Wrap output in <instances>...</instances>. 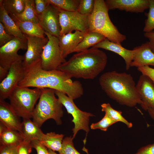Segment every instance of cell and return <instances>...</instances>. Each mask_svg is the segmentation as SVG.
I'll return each mask as SVG.
<instances>
[{
  "mask_svg": "<svg viewBox=\"0 0 154 154\" xmlns=\"http://www.w3.org/2000/svg\"><path fill=\"white\" fill-rule=\"evenodd\" d=\"M25 35L27 40V48L24 56L23 64L26 68L41 58L44 47L48 39L47 37L42 38Z\"/></svg>",
  "mask_w": 154,
  "mask_h": 154,
  "instance_id": "13",
  "label": "cell"
},
{
  "mask_svg": "<svg viewBox=\"0 0 154 154\" xmlns=\"http://www.w3.org/2000/svg\"><path fill=\"white\" fill-rule=\"evenodd\" d=\"M32 148L31 142L24 140L17 147V154H30Z\"/></svg>",
  "mask_w": 154,
  "mask_h": 154,
  "instance_id": "36",
  "label": "cell"
},
{
  "mask_svg": "<svg viewBox=\"0 0 154 154\" xmlns=\"http://www.w3.org/2000/svg\"><path fill=\"white\" fill-rule=\"evenodd\" d=\"M88 16L78 11H59V21L61 30L60 36L74 30L85 34L88 32Z\"/></svg>",
  "mask_w": 154,
  "mask_h": 154,
  "instance_id": "10",
  "label": "cell"
},
{
  "mask_svg": "<svg viewBox=\"0 0 154 154\" xmlns=\"http://www.w3.org/2000/svg\"><path fill=\"white\" fill-rule=\"evenodd\" d=\"M95 0H79L77 11L80 13L88 16L93 12Z\"/></svg>",
  "mask_w": 154,
  "mask_h": 154,
  "instance_id": "33",
  "label": "cell"
},
{
  "mask_svg": "<svg viewBox=\"0 0 154 154\" xmlns=\"http://www.w3.org/2000/svg\"><path fill=\"white\" fill-rule=\"evenodd\" d=\"M9 71L0 66V81H1L7 76Z\"/></svg>",
  "mask_w": 154,
  "mask_h": 154,
  "instance_id": "43",
  "label": "cell"
},
{
  "mask_svg": "<svg viewBox=\"0 0 154 154\" xmlns=\"http://www.w3.org/2000/svg\"><path fill=\"white\" fill-rule=\"evenodd\" d=\"M144 37L149 40V42L152 51L154 53V31L144 33Z\"/></svg>",
  "mask_w": 154,
  "mask_h": 154,
  "instance_id": "42",
  "label": "cell"
},
{
  "mask_svg": "<svg viewBox=\"0 0 154 154\" xmlns=\"http://www.w3.org/2000/svg\"><path fill=\"white\" fill-rule=\"evenodd\" d=\"M20 133L24 140L30 142L35 140L39 141L44 134L40 127L30 119H23Z\"/></svg>",
  "mask_w": 154,
  "mask_h": 154,
  "instance_id": "22",
  "label": "cell"
},
{
  "mask_svg": "<svg viewBox=\"0 0 154 154\" xmlns=\"http://www.w3.org/2000/svg\"><path fill=\"white\" fill-rule=\"evenodd\" d=\"M133 50L134 54L131 67L138 68L146 66L154 67V53L149 42L135 47Z\"/></svg>",
  "mask_w": 154,
  "mask_h": 154,
  "instance_id": "17",
  "label": "cell"
},
{
  "mask_svg": "<svg viewBox=\"0 0 154 154\" xmlns=\"http://www.w3.org/2000/svg\"><path fill=\"white\" fill-rule=\"evenodd\" d=\"M49 154H57L54 151L50 149H48Z\"/></svg>",
  "mask_w": 154,
  "mask_h": 154,
  "instance_id": "45",
  "label": "cell"
},
{
  "mask_svg": "<svg viewBox=\"0 0 154 154\" xmlns=\"http://www.w3.org/2000/svg\"><path fill=\"white\" fill-rule=\"evenodd\" d=\"M104 0H95L92 13L88 16V32L102 34L110 41L121 44L126 39L111 21Z\"/></svg>",
  "mask_w": 154,
  "mask_h": 154,
  "instance_id": "3",
  "label": "cell"
},
{
  "mask_svg": "<svg viewBox=\"0 0 154 154\" xmlns=\"http://www.w3.org/2000/svg\"><path fill=\"white\" fill-rule=\"evenodd\" d=\"M44 71L48 88L61 92L73 100L83 95L81 83L78 80L72 81L66 72L58 69Z\"/></svg>",
  "mask_w": 154,
  "mask_h": 154,
  "instance_id": "6",
  "label": "cell"
},
{
  "mask_svg": "<svg viewBox=\"0 0 154 154\" xmlns=\"http://www.w3.org/2000/svg\"><path fill=\"white\" fill-rule=\"evenodd\" d=\"M25 68L24 77L18 86L40 89L48 88L45 71L41 67V58Z\"/></svg>",
  "mask_w": 154,
  "mask_h": 154,
  "instance_id": "12",
  "label": "cell"
},
{
  "mask_svg": "<svg viewBox=\"0 0 154 154\" xmlns=\"http://www.w3.org/2000/svg\"><path fill=\"white\" fill-rule=\"evenodd\" d=\"M133 154H154V143L142 147Z\"/></svg>",
  "mask_w": 154,
  "mask_h": 154,
  "instance_id": "40",
  "label": "cell"
},
{
  "mask_svg": "<svg viewBox=\"0 0 154 154\" xmlns=\"http://www.w3.org/2000/svg\"><path fill=\"white\" fill-rule=\"evenodd\" d=\"M35 11L38 16L42 14L46 10L49 5L47 0H35Z\"/></svg>",
  "mask_w": 154,
  "mask_h": 154,
  "instance_id": "38",
  "label": "cell"
},
{
  "mask_svg": "<svg viewBox=\"0 0 154 154\" xmlns=\"http://www.w3.org/2000/svg\"><path fill=\"white\" fill-rule=\"evenodd\" d=\"M41 93L40 88L17 86L9 98V104L19 117L30 119Z\"/></svg>",
  "mask_w": 154,
  "mask_h": 154,
  "instance_id": "5",
  "label": "cell"
},
{
  "mask_svg": "<svg viewBox=\"0 0 154 154\" xmlns=\"http://www.w3.org/2000/svg\"><path fill=\"white\" fill-rule=\"evenodd\" d=\"M9 104L0 100V121L7 128L20 132L21 122Z\"/></svg>",
  "mask_w": 154,
  "mask_h": 154,
  "instance_id": "18",
  "label": "cell"
},
{
  "mask_svg": "<svg viewBox=\"0 0 154 154\" xmlns=\"http://www.w3.org/2000/svg\"><path fill=\"white\" fill-rule=\"evenodd\" d=\"M4 9L9 15L21 13L25 7V0H2Z\"/></svg>",
  "mask_w": 154,
  "mask_h": 154,
  "instance_id": "30",
  "label": "cell"
},
{
  "mask_svg": "<svg viewBox=\"0 0 154 154\" xmlns=\"http://www.w3.org/2000/svg\"><path fill=\"white\" fill-rule=\"evenodd\" d=\"M48 4L58 11H78L79 0H47Z\"/></svg>",
  "mask_w": 154,
  "mask_h": 154,
  "instance_id": "28",
  "label": "cell"
},
{
  "mask_svg": "<svg viewBox=\"0 0 154 154\" xmlns=\"http://www.w3.org/2000/svg\"><path fill=\"white\" fill-rule=\"evenodd\" d=\"M107 56L104 52L92 47L77 52L57 68L71 78L93 79L104 69Z\"/></svg>",
  "mask_w": 154,
  "mask_h": 154,
  "instance_id": "2",
  "label": "cell"
},
{
  "mask_svg": "<svg viewBox=\"0 0 154 154\" xmlns=\"http://www.w3.org/2000/svg\"><path fill=\"white\" fill-rule=\"evenodd\" d=\"M55 93L59 101L65 107L68 113L71 114L73 117L72 121L74 124V127L72 129L73 139L78 131L80 130L85 131L87 135L89 131V118L93 116V114L80 110L76 106L73 100L64 93L57 90H55Z\"/></svg>",
  "mask_w": 154,
  "mask_h": 154,
  "instance_id": "7",
  "label": "cell"
},
{
  "mask_svg": "<svg viewBox=\"0 0 154 154\" xmlns=\"http://www.w3.org/2000/svg\"><path fill=\"white\" fill-rule=\"evenodd\" d=\"M59 13V11L49 4L45 11L38 16L39 23L44 32L58 38L61 30Z\"/></svg>",
  "mask_w": 154,
  "mask_h": 154,
  "instance_id": "14",
  "label": "cell"
},
{
  "mask_svg": "<svg viewBox=\"0 0 154 154\" xmlns=\"http://www.w3.org/2000/svg\"><path fill=\"white\" fill-rule=\"evenodd\" d=\"M17 147L0 145V154H17Z\"/></svg>",
  "mask_w": 154,
  "mask_h": 154,
  "instance_id": "41",
  "label": "cell"
},
{
  "mask_svg": "<svg viewBox=\"0 0 154 154\" xmlns=\"http://www.w3.org/2000/svg\"><path fill=\"white\" fill-rule=\"evenodd\" d=\"M105 37L95 32H88L85 34L84 38L75 49L74 52H78L88 49L101 42Z\"/></svg>",
  "mask_w": 154,
  "mask_h": 154,
  "instance_id": "27",
  "label": "cell"
},
{
  "mask_svg": "<svg viewBox=\"0 0 154 154\" xmlns=\"http://www.w3.org/2000/svg\"><path fill=\"white\" fill-rule=\"evenodd\" d=\"M140 97V106L144 110L149 108L154 110V84L147 76L141 74L136 85Z\"/></svg>",
  "mask_w": 154,
  "mask_h": 154,
  "instance_id": "15",
  "label": "cell"
},
{
  "mask_svg": "<svg viewBox=\"0 0 154 154\" xmlns=\"http://www.w3.org/2000/svg\"><path fill=\"white\" fill-rule=\"evenodd\" d=\"M11 17L24 35L45 37L44 31L39 23L31 21H21L13 17Z\"/></svg>",
  "mask_w": 154,
  "mask_h": 154,
  "instance_id": "24",
  "label": "cell"
},
{
  "mask_svg": "<svg viewBox=\"0 0 154 154\" xmlns=\"http://www.w3.org/2000/svg\"><path fill=\"white\" fill-rule=\"evenodd\" d=\"M25 5L23 11L21 14L9 15L21 21H31L39 23V20L35 9L34 1L25 0Z\"/></svg>",
  "mask_w": 154,
  "mask_h": 154,
  "instance_id": "26",
  "label": "cell"
},
{
  "mask_svg": "<svg viewBox=\"0 0 154 154\" xmlns=\"http://www.w3.org/2000/svg\"><path fill=\"white\" fill-rule=\"evenodd\" d=\"M149 11L143 29L144 33L150 32L154 29V0H149Z\"/></svg>",
  "mask_w": 154,
  "mask_h": 154,
  "instance_id": "31",
  "label": "cell"
},
{
  "mask_svg": "<svg viewBox=\"0 0 154 154\" xmlns=\"http://www.w3.org/2000/svg\"><path fill=\"white\" fill-rule=\"evenodd\" d=\"M102 111L104 112L111 119L117 122H121L126 125L129 128H131L132 123L127 120L122 115L121 111H117L113 108L109 103H103L101 105Z\"/></svg>",
  "mask_w": 154,
  "mask_h": 154,
  "instance_id": "29",
  "label": "cell"
},
{
  "mask_svg": "<svg viewBox=\"0 0 154 154\" xmlns=\"http://www.w3.org/2000/svg\"><path fill=\"white\" fill-rule=\"evenodd\" d=\"M14 37L6 31L3 24L0 22V46L5 45Z\"/></svg>",
  "mask_w": 154,
  "mask_h": 154,
  "instance_id": "35",
  "label": "cell"
},
{
  "mask_svg": "<svg viewBox=\"0 0 154 154\" xmlns=\"http://www.w3.org/2000/svg\"><path fill=\"white\" fill-rule=\"evenodd\" d=\"M101 89L119 104L133 107L141 104L133 77L129 74L115 71L106 72L100 77Z\"/></svg>",
  "mask_w": 154,
  "mask_h": 154,
  "instance_id": "1",
  "label": "cell"
},
{
  "mask_svg": "<svg viewBox=\"0 0 154 154\" xmlns=\"http://www.w3.org/2000/svg\"><path fill=\"white\" fill-rule=\"evenodd\" d=\"M93 47L99 49H104L116 53L124 59L127 70H128L131 67L134 54L133 49L130 50L126 49L121 45L111 42L106 38Z\"/></svg>",
  "mask_w": 154,
  "mask_h": 154,
  "instance_id": "20",
  "label": "cell"
},
{
  "mask_svg": "<svg viewBox=\"0 0 154 154\" xmlns=\"http://www.w3.org/2000/svg\"><path fill=\"white\" fill-rule=\"evenodd\" d=\"M0 22L3 24L6 31L10 35L21 39H27L25 35L22 33L4 9L2 0H0Z\"/></svg>",
  "mask_w": 154,
  "mask_h": 154,
  "instance_id": "21",
  "label": "cell"
},
{
  "mask_svg": "<svg viewBox=\"0 0 154 154\" xmlns=\"http://www.w3.org/2000/svg\"><path fill=\"white\" fill-rule=\"evenodd\" d=\"M117 122L105 114L103 117L98 122L92 123L90 128L92 129H99L105 131L110 126Z\"/></svg>",
  "mask_w": 154,
  "mask_h": 154,
  "instance_id": "34",
  "label": "cell"
},
{
  "mask_svg": "<svg viewBox=\"0 0 154 154\" xmlns=\"http://www.w3.org/2000/svg\"><path fill=\"white\" fill-rule=\"evenodd\" d=\"M138 70L142 74L148 77L153 82L154 84V68L149 66H146L137 68Z\"/></svg>",
  "mask_w": 154,
  "mask_h": 154,
  "instance_id": "39",
  "label": "cell"
},
{
  "mask_svg": "<svg viewBox=\"0 0 154 154\" xmlns=\"http://www.w3.org/2000/svg\"><path fill=\"white\" fill-rule=\"evenodd\" d=\"M32 148L36 151L37 154H49L48 149L39 140H33L31 142Z\"/></svg>",
  "mask_w": 154,
  "mask_h": 154,
  "instance_id": "37",
  "label": "cell"
},
{
  "mask_svg": "<svg viewBox=\"0 0 154 154\" xmlns=\"http://www.w3.org/2000/svg\"><path fill=\"white\" fill-rule=\"evenodd\" d=\"M41 89L38 102L33 114V121L39 127L49 119H53L57 125H60L64 114L63 105L56 98L55 90L49 88Z\"/></svg>",
  "mask_w": 154,
  "mask_h": 154,
  "instance_id": "4",
  "label": "cell"
},
{
  "mask_svg": "<svg viewBox=\"0 0 154 154\" xmlns=\"http://www.w3.org/2000/svg\"><path fill=\"white\" fill-rule=\"evenodd\" d=\"M23 140V136L19 132L5 126L0 132V145L17 147Z\"/></svg>",
  "mask_w": 154,
  "mask_h": 154,
  "instance_id": "23",
  "label": "cell"
},
{
  "mask_svg": "<svg viewBox=\"0 0 154 154\" xmlns=\"http://www.w3.org/2000/svg\"><path fill=\"white\" fill-rule=\"evenodd\" d=\"M64 135L54 132L44 134L40 141L48 149L59 152L61 150Z\"/></svg>",
  "mask_w": 154,
  "mask_h": 154,
  "instance_id": "25",
  "label": "cell"
},
{
  "mask_svg": "<svg viewBox=\"0 0 154 154\" xmlns=\"http://www.w3.org/2000/svg\"><path fill=\"white\" fill-rule=\"evenodd\" d=\"M44 34L48 40L44 47L41 55V67L45 71L56 70L66 61L62 56L58 38L45 32Z\"/></svg>",
  "mask_w": 154,
  "mask_h": 154,
  "instance_id": "8",
  "label": "cell"
},
{
  "mask_svg": "<svg viewBox=\"0 0 154 154\" xmlns=\"http://www.w3.org/2000/svg\"><path fill=\"white\" fill-rule=\"evenodd\" d=\"M25 70L23 61L17 62L11 65L7 75L0 82V100L9 98L23 78Z\"/></svg>",
  "mask_w": 154,
  "mask_h": 154,
  "instance_id": "11",
  "label": "cell"
},
{
  "mask_svg": "<svg viewBox=\"0 0 154 154\" xmlns=\"http://www.w3.org/2000/svg\"><path fill=\"white\" fill-rule=\"evenodd\" d=\"M149 115L154 120V110L149 108L147 110Z\"/></svg>",
  "mask_w": 154,
  "mask_h": 154,
  "instance_id": "44",
  "label": "cell"
},
{
  "mask_svg": "<svg viewBox=\"0 0 154 154\" xmlns=\"http://www.w3.org/2000/svg\"><path fill=\"white\" fill-rule=\"evenodd\" d=\"M108 10L118 9L135 13H142L149 9V0H106Z\"/></svg>",
  "mask_w": 154,
  "mask_h": 154,
  "instance_id": "16",
  "label": "cell"
},
{
  "mask_svg": "<svg viewBox=\"0 0 154 154\" xmlns=\"http://www.w3.org/2000/svg\"><path fill=\"white\" fill-rule=\"evenodd\" d=\"M27 40L15 37L0 47V66L8 71L12 64L23 61L24 56L18 54L20 49L27 50Z\"/></svg>",
  "mask_w": 154,
  "mask_h": 154,
  "instance_id": "9",
  "label": "cell"
},
{
  "mask_svg": "<svg viewBox=\"0 0 154 154\" xmlns=\"http://www.w3.org/2000/svg\"><path fill=\"white\" fill-rule=\"evenodd\" d=\"M85 34L78 31L69 33L58 37L59 44L62 56L65 58L74 50L83 40Z\"/></svg>",
  "mask_w": 154,
  "mask_h": 154,
  "instance_id": "19",
  "label": "cell"
},
{
  "mask_svg": "<svg viewBox=\"0 0 154 154\" xmlns=\"http://www.w3.org/2000/svg\"><path fill=\"white\" fill-rule=\"evenodd\" d=\"M73 139L71 137H66L63 139L59 154H81L74 147Z\"/></svg>",
  "mask_w": 154,
  "mask_h": 154,
  "instance_id": "32",
  "label": "cell"
}]
</instances>
